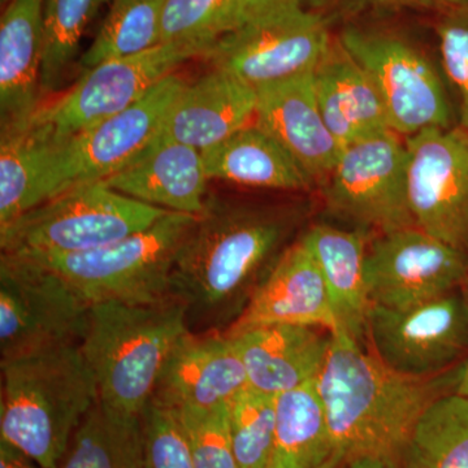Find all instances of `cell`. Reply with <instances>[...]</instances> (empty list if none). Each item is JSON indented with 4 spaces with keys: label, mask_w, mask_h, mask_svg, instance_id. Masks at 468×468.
<instances>
[{
    "label": "cell",
    "mask_w": 468,
    "mask_h": 468,
    "mask_svg": "<svg viewBox=\"0 0 468 468\" xmlns=\"http://www.w3.org/2000/svg\"><path fill=\"white\" fill-rule=\"evenodd\" d=\"M292 206L207 196L176 257L169 294L186 310L192 334H221L241 315L300 224Z\"/></svg>",
    "instance_id": "1"
},
{
    "label": "cell",
    "mask_w": 468,
    "mask_h": 468,
    "mask_svg": "<svg viewBox=\"0 0 468 468\" xmlns=\"http://www.w3.org/2000/svg\"><path fill=\"white\" fill-rule=\"evenodd\" d=\"M462 366L439 377H406L387 367L349 335L332 332L315 381L334 440L335 467L360 458H378L397 466L421 415L457 390Z\"/></svg>",
    "instance_id": "2"
},
{
    "label": "cell",
    "mask_w": 468,
    "mask_h": 468,
    "mask_svg": "<svg viewBox=\"0 0 468 468\" xmlns=\"http://www.w3.org/2000/svg\"><path fill=\"white\" fill-rule=\"evenodd\" d=\"M98 399L97 381L80 344L2 359L0 440L43 468H57Z\"/></svg>",
    "instance_id": "3"
},
{
    "label": "cell",
    "mask_w": 468,
    "mask_h": 468,
    "mask_svg": "<svg viewBox=\"0 0 468 468\" xmlns=\"http://www.w3.org/2000/svg\"><path fill=\"white\" fill-rule=\"evenodd\" d=\"M189 332L186 310L172 295L90 304L80 345L97 381L100 401L143 417L169 353Z\"/></svg>",
    "instance_id": "4"
},
{
    "label": "cell",
    "mask_w": 468,
    "mask_h": 468,
    "mask_svg": "<svg viewBox=\"0 0 468 468\" xmlns=\"http://www.w3.org/2000/svg\"><path fill=\"white\" fill-rule=\"evenodd\" d=\"M187 82L169 75L133 106L66 140L41 143L33 207L81 185L115 175L140 156L160 133L172 104Z\"/></svg>",
    "instance_id": "5"
},
{
    "label": "cell",
    "mask_w": 468,
    "mask_h": 468,
    "mask_svg": "<svg viewBox=\"0 0 468 468\" xmlns=\"http://www.w3.org/2000/svg\"><path fill=\"white\" fill-rule=\"evenodd\" d=\"M168 212L98 181L58 194L21 215L0 230V248L20 255L90 251L147 229Z\"/></svg>",
    "instance_id": "6"
},
{
    "label": "cell",
    "mask_w": 468,
    "mask_h": 468,
    "mask_svg": "<svg viewBox=\"0 0 468 468\" xmlns=\"http://www.w3.org/2000/svg\"><path fill=\"white\" fill-rule=\"evenodd\" d=\"M196 218L168 212L147 229L103 248L29 257L42 261L63 276L89 304L158 301L171 295L176 257Z\"/></svg>",
    "instance_id": "7"
},
{
    "label": "cell",
    "mask_w": 468,
    "mask_h": 468,
    "mask_svg": "<svg viewBox=\"0 0 468 468\" xmlns=\"http://www.w3.org/2000/svg\"><path fill=\"white\" fill-rule=\"evenodd\" d=\"M205 54L198 46L160 43L104 61L86 69L66 94L42 104L24 128L48 143L66 140L133 106L185 61Z\"/></svg>",
    "instance_id": "8"
},
{
    "label": "cell",
    "mask_w": 468,
    "mask_h": 468,
    "mask_svg": "<svg viewBox=\"0 0 468 468\" xmlns=\"http://www.w3.org/2000/svg\"><path fill=\"white\" fill-rule=\"evenodd\" d=\"M90 304L63 276L29 255L0 257L2 359L64 344H81Z\"/></svg>",
    "instance_id": "9"
},
{
    "label": "cell",
    "mask_w": 468,
    "mask_h": 468,
    "mask_svg": "<svg viewBox=\"0 0 468 468\" xmlns=\"http://www.w3.org/2000/svg\"><path fill=\"white\" fill-rule=\"evenodd\" d=\"M332 41L318 11L288 9L245 21L203 58L258 90L314 73Z\"/></svg>",
    "instance_id": "10"
},
{
    "label": "cell",
    "mask_w": 468,
    "mask_h": 468,
    "mask_svg": "<svg viewBox=\"0 0 468 468\" xmlns=\"http://www.w3.org/2000/svg\"><path fill=\"white\" fill-rule=\"evenodd\" d=\"M324 183L329 211L359 229L381 234L415 226L408 146L392 129L345 146Z\"/></svg>",
    "instance_id": "11"
},
{
    "label": "cell",
    "mask_w": 468,
    "mask_h": 468,
    "mask_svg": "<svg viewBox=\"0 0 468 468\" xmlns=\"http://www.w3.org/2000/svg\"><path fill=\"white\" fill-rule=\"evenodd\" d=\"M366 341L387 367L411 378H433L461 367L468 356L466 286L408 307L372 304Z\"/></svg>",
    "instance_id": "12"
},
{
    "label": "cell",
    "mask_w": 468,
    "mask_h": 468,
    "mask_svg": "<svg viewBox=\"0 0 468 468\" xmlns=\"http://www.w3.org/2000/svg\"><path fill=\"white\" fill-rule=\"evenodd\" d=\"M338 39L377 85L392 131L410 137L428 128H449L451 109L441 79L411 42L360 27H347Z\"/></svg>",
    "instance_id": "13"
},
{
    "label": "cell",
    "mask_w": 468,
    "mask_h": 468,
    "mask_svg": "<svg viewBox=\"0 0 468 468\" xmlns=\"http://www.w3.org/2000/svg\"><path fill=\"white\" fill-rule=\"evenodd\" d=\"M365 277L372 304L408 309L464 288L468 255L417 226L402 228L369 243Z\"/></svg>",
    "instance_id": "14"
},
{
    "label": "cell",
    "mask_w": 468,
    "mask_h": 468,
    "mask_svg": "<svg viewBox=\"0 0 468 468\" xmlns=\"http://www.w3.org/2000/svg\"><path fill=\"white\" fill-rule=\"evenodd\" d=\"M406 146L415 226L468 255V129H424Z\"/></svg>",
    "instance_id": "15"
},
{
    "label": "cell",
    "mask_w": 468,
    "mask_h": 468,
    "mask_svg": "<svg viewBox=\"0 0 468 468\" xmlns=\"http://www.w3.org/2000/svg\"><path fill=\"white\" fill-rule=\"evenodd\" d=\"M249 387L233 338L223 334H186L165 360L151 401L172 411L228 405Z\"/></svg>",
    "instance_id": "16"
},
{
    "label": "cell",
    "mask_w": 468,
    "mask_h": 468,
    "mask_svg": "<svg viewBox=\"0 0 468 468\" xmlns=\"http://www.w3.org/2000/svg\"><path fill=\"white\" fill-rule=\"evenodd\" d=\"M275 324L340 331L318 264L301 239L282 252L241 315L221 334L234 337Z\"/></svg>",
    "instance_id": "17"
},
{
    "label": "cell",
    "mask_w": 468,
    "mask_h": 468,
    "mask_svg": "<svg viewBox=\"0 0 468 468\" xmlns=\"http://www.w3.org/2000/svg\"><path fill=\"white\" fill-rule=\"evenodd\" d=\"M254 122L272 135L311 180L325 181L344 147L325 124L313 73L257 90Z\"/></svg>",
    "instance_id": "18"
},
{
    "label": "cell",
    "mask_w": 468,
    "mask_h": 468,
    "mask_svg": "<svg viewBox=\"0 0 468 468\" xmlns=\"http://www.w3.org/2000/svg\"><path fill=\"white\" fill-rule=\"evenodd\" d=\"M208 180L201 151L158 135L133 162L101 183L154 207L198 217Z\"/></svg>",
    "instance_id": "19"
},
{
    "label": "cell",
    "mask_w": 468,
    "mask_h": 468,
    "mask_svg": "<svg viewBox=\"0 0 468 468\" xmlns=\"http://www.w3.org/2000/svg\"><path fill=\"white\" fill-rule=\"evenodd\" d=\"M257 90L224 70L186 84L169 109L160 137L205 151L254 122Z\"/></svg>",
    "instance_id": "20"
},
{
    "label": "cell",
    "mask_w": 468,
    "mask_h": 468,
    "mask_svg": "<svg viewBox=\"0 0 468 468\" xmlns=\"http://www.w3.org/2000/svg\"><path fill=\"white\" fill-rule=\"evenodd\" d=\"M43 0H8L0 21V122L18 131L41 103Z\"/></svg>",
    "instance_id": "21"
},
{
    "label": "cell",
    "mask_w": 468,
    "mask_h": 468,
    "mask_svg": "<svg viewBox=\"0 0 468 468\" xmlns=\"http://www.w3.org/2000/svg\"><path fill=\"white\" fill-rule=\"evenodd\" d=\"M249 387L279 396L318 378L332 332L318 326L275 324L234 335Z\"/></svg>",
    "instance_id": "22"
},
{
    "label": "cell",
    "mask_w": 468,
    "mask_h": 468,
    "mask_svg": "<svg viewBox=\"0 0 468 468\" xmlns=\"http://www.w3.org/2000/svg\"><path fill=\"white\" fill-rule=\"evenodd\" d=\"M313 76L325 124L341 146L389 131L377 85L340 39L332 41Z\"/></svg>",
    "instance_id": "23"
},
{
    "label": "cell",
    "mask_w": 468,
    "mask_h": 468,
    "mask_svg": "<svg viewBox=\"0 0 468 468\" xmlns=\"http://www.w3.org/2000/svg\"><path fill=\"white\" fill-rule=\"evenodd\" d=\"M301 239L318 264L340 331L363 345L372 307L365 277L367 232L318 224Z\"/></svg>",
    "instance_id": "24"
},
{
    "label": "cell",
    "mask_w": 468,
    "mask_h": 468,
    "mask_svg": "<svg viewBox=\"0 0 468 468\" xmlns=\"http://www.w3.org/2000/svg\"><path fill=\"white\" fill-rule=\"evenodd\" d=\"M202 158L207 177L227 183L285 192L314 184L291 154L255 122L202 151Z\"/></svg>",
    "instance_id": "25"
},
{
    "label": "cell",
    "mask_w": 468,
    "mask_h": 468,
    "mask_svg": "<svg viewBox=\"0 0 468 468\" xmlns=\"http://www.w3.org/2000/svg\"><path fill=\"white\" fill-rule=\"evenodd\" d=\"M315 380L276 396L275 441L267 468H337Z\"/></svg>",
    "instance_id": "26"
},
{
    "label": "cell",
    "mask_w": 468,
    "mask_h": 468,
    "mask_svg": "<svg viewBox=\"0 0 468 468\" xmlns=\"http://www.w3.org/2000/svg\"><path fill=\"white\" fill-rule=\"evenodd\" d=\"M144 415L125 414L98 399L57 468H144Z\"/></svg>",
    "instance_id": "27"
},
{
    "label": "cell",
    "mask_w": 468,
    "mask_h": 468,
    "mask_svg": "<svg viewBox=\"0 0 468 468\" xmlns=\"http://www.w3.org/2000/svg\"><path fill=\"white\" fill-rule=\"evenodd\" d=\"M397 468H468V399L452 392L419 419Z\"/></svg>",
    "instance_id": "28"
},
{
    "label": "cell",
    "mask_w": 468,
    "mask_h": 468,
    "mask_svg": "<svg viewBox=\"0 0 468 468\" xmlns=\"http://www.w3.org/2000/svg\"><path fill=\"white\" fill-rule=\"evenodd\" d=\"M165 0H112L90 48L80 58L82 69L160 45Z\"/></svg>",
    "instance_id": "29"
},
{
    "label": "cell",
    "mask_w": 468,
    "mask_h": 468,
    "mask_svg": "<svg viewBox=\"0 0 468 468\" xmlns=\"http://www.w3.org/2000/svg\"><path fill=\"white\" fill-rule=\"evenodd\" d=\"M107 0H43L41 95L54 94L66 81L82 37Z\"/></svg>",
    "instance_id": "30"
},
{
    "label": "cell",
    "mask_w": 468,
    "mask_h": 468,
    "mask_svg": "<svg viewBox=\"0 0 468 468\" xmlns=\"http://www.w3.org/2000/svg\"><path fill=\"white\" fill-rule=\"evenodd\" d=\"M242 23L243 0H165L160 42L198 46L207 52Z\"/></svg>",
    "instance_id": "31"
},
{
    "label": "cell",
    "mask_w": 468,
    "mask_h": 468,
    "mask_svg": "<svg viewBox=\"0 0 468 468\" xmlns=\"http://www.w3.org/2000/svg\"><path fill=\"white\" fill-rule=\"evenodd\" d=\"M228 420L239 468H267L276 427V397L246 387L228 403Z\"/></svg>",
    "instance_id": "32"
},
{
    "label": "cell",
    "mask_w": 468,
    "mask_h": 468,
    "mask_svg": "<svg viewBox=\"0 0 468 468\" xmlns=\"http://www.w3.org/2000/svg\"><path fill=\"white\" fill-rule=\"evenodd\" d=\"M41 144L27 128L0 135V230L33 207Z\"/></svg>",
    "instance_id": "33"
},
{
    "label": "cell",
    "mask_w": 468,
    "mask_h": 468,
    "mask_svg": "<svg viewBox=\"0 0 468 468\" xmlns=\"http://www.w3.org/2000/svg\"><path fill=\"white\" fill-rule=\"evenodd\" d=\"M184 428L196 468H239L230 437L228 405L175 411Z\"/></svg>",
    "instance_id": "34"
},
{
    "label": "cell",
    "mask_w": 468,
    "mask_h": 468,
    "mask_svg": "<svg viewBox=\"0 0 468 468\" xmlns=\"http://www.w3.org/2000/svg\"><path fill=\"white\" fill-rule=\"evenodd\" d=\"M144 468H196L177 415L150 402L144 412Z\"/></svg>",
    "instance_id": "35"
},
{
    "label": "cell",
    "mask_w": 468,
    "mask_h": 468,
    "mask_svg": "<svg viewBox=\"0 0 468 468\" xmlns=\"http://www.w3.org/2000/svg\"><path fill=\"white\" fill-rule=\"evenodd\" d=\"M436 30L443 69L460 97L461 126L468 129V5L446 7Z\"/></svg>",
    "instance_id": "36"
},
{
    "label": "cell",
    "mask_w": 468,
    "mask_h": 468,
    "mask_svg": "<svg viewBox=\"0 0 468 468\" xmlns=\"http://www.w3.org/2000/svg\"><path fill=\"white\" fill-rule=\"evenodd\" d=\"M332 0H243V23L250 18L288 11V9H316L325 7ZM242 23V24H243Z\"/></svg>",
    "instance_id": "37"
},
{
    "label": "cell",
    "mask_w": 468,
    "mask_h": 468,
    "mask_svg": "<svg viewBox=\"0 0 468 468\" xmlns=\"http://www.w3.org/2000/svg\"><path fill=\"white\" fill-rule=\"evenodd\" d=\"M0 468H43L15 446L0 440Z\"/></svg>",
    "instance_id": "38"
},
{
    "label": "cell",
    "mask_w": 468,
    "mask_h": 468,
    "mask_svg": "<svg viewBox=\"0 0 468 468\" xmlns=\"http://www.w3.org/2000/svg\"><path fill=\"white\" fill-rule=\"evenodd\" d=\"M359 3L377 5H418V7H432L436 0H356Z\"/></svg>",
    "instance_id": "39"
},
{
    "label": "cell",
    "mask_w": 468,
    "mask_h": 468,
    "mask_svg": "<svg viewBox=\"0 0 468 468\" xmlns=\"http://www.w3.org/2000/svg\"><path fill=\"white\" fill-rule=\"evenodd\" d=\"M344 468H397V466L389 462L378 460V458H360V460L351 462Z\"/></svg>",
    "instance_id": "40"
},
{
    "label": "cell",
    "mask_w": 468,
    "mask_h": 468,
    "mask_svg": "<svg viewBox=\"0 0 468 468\" xmlns=\"http://www.w3.org/2000/svg\"><path fill=\"white\" fill-rule=\"evenodd\" d=\"M466 291L468 292V282ZM455 393L461 394V396L467 397L468 399V356L466 360H464L463 366H462L460 383H458Z\"/></svg>",
    "instance_id": "41"
},
{
    "label": "cell",
    "mask_w": 468,
    "mask_h": 468,
    "mask_svg": "<svg viewBox=\"0 0 468 468\" xmlns=\"http://www.w3.org/2000/svg\"><path fill=\"white\" fill-rule=\"evenodd\" d=\"M436 3L443 7H451V5H468V0H436Z\"/></svg>",
    "instance_id": "42"
}]
</instances>
